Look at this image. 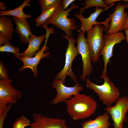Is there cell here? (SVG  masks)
<instances>
[{"instance_id":"29","label":"cell","mask_w":128,"mask_h":128,"mask_svg":"<svg viewBox=\"0 0 128 128\" xmlns=\"http://www.w3.org/2000/svg\"><path fill=\"white\" fill-rule=\"evenodd\" d=\"M125 6L126 8L128 9V2L127 3L125 4ZM128 28V17L126 22L124 24L122 28V31Z\"/></svg>"},{"instance_id":"6","label":"cell","mask_w":128,"mask_h":128,"mask_svg":"<svg viewBox=\"0 0 128 128\" xmlns=\"http://www.w3.org/2000/svg\"><path fill=\"white\" fill-rule=\"evenodd\" d=\"M11 79L0 80V114L7 105L17 103L23 96L22 93L11 84Z\"/></svg>"},{"instance_id":"16","label":"cell","mask_w":128,"mask_h":128,"mask_svg":"<svg viewBox=\"0 0 128 128\" xmlns=\"http://www.w3.org/2000/svg\"><path fill=\"white\" fill-rule=\"evenodd\" d=\"M46 35L38 36L32 34L29 40V45L27 49L22 53L20 54V58L32 57L35 56L37 52L40 50V45L46 37Z\"/></svg>"},{"instance_id":"23","label":"cell","mask_w":128,"mask_h":128,"mask_svg":"<svg viewBox=\"0 0 128 128\" xmlns=\"http://www.w3.org/2000/svg\"><path fill=\"white\" fill-rule=\"evenodd\" d=\"M19 50L18 47L11 45L10 41L0 46V52L13 53L16 57L19 56L20 54L19 53Z\"/></svg>"},{"instance_id":"20","label":"cell","mask_w":128,"mask_h":128,"mask_svg":"<svg viewBox=\"0 0 128 128\" xmlns=\"http://www.w3.org/2000/svg\"><path fill=\"white\" fill-rule=\"evenodd\" d=\"M58 5L42 11L41 15L35 20L37 27H39L45 24L47 21L54 13Z\"/></svg>"},{"instance_id":"19","label":"cell","mask_w":128,"mask_h":128,"mask_svg":"<svg viewBox=\"0 0 128 128\" xmlns=\"http://www.w3.org/2000/svg\"><path fill=\"white\" fill-rule=\"evenodd\" d=\"M13 27L12 20L10 16H0V34L7 37L11 40L13 37Z\"/></svg>"},{"instance_id":"2","label":"cell","mask_w":128,"mask_h":128,"mask_svg":"<svg viewBox=\"0 0 128 128\" xmlns=\"http://www.w3.org/2000/svg\"><path fill=\"white\" fill-rule=\"evenodd\" d=\"M78 7V5L73 3L69 8L64 10L61 3L58 6L52 15L47 21L45 25L47 26L50 24H52L64 32L65 36L69 37L73 36L72 31L77 29L78 27L74 18H68L67 17L70 16L69 12Z\"/></svg>"},{"instance_id":"27","label":"cell","mask_w":128,"mask_h":128,"mask_svg":"<svg viewBox=\"0 0 128 128\" xmlns=\"http://www.w3.org/2000/svg\"><path fill=\"white\" fill-rule=\"evenodd\" d=\"M76 1L75 0H63L61 2L63 9L65 10L68 6L73 2Z\"/></svg>"},{"instance_id":"22","label":"cell","mask_w":128,"mask_h":128,"mask_svg":"<svg viewBox=\"0 0 128 128\" xmlns=\"http://www.w3.org/2000/svg\"><path fill=\"white\" fill-rule=\"evenodd\" d=\"M61 0H39L38 2L42 11L60 5Z\"/></svg>"},{"instance_id":"31","label":"cell","mask_w":128,"mask_h":128,"mask_svg":"<svg viewBox=\"0 0 128 128\" xmlns=\"http://www.w3.org/2000/svg\"><path fill=\"white\" fill-rule=\"evenodd\" d=\"M124 31L126 34L125 39L127 43L128 48V28L124 30Z\"/></svg>"},{"instance_id":"11","label":"cell","mask_w":128,"mask_h":128,"mask_svg":"<svg viewBox=\"0 0 128 128\" xmlns=\"http://www.w3.org/2000/svg\"><path fill=\"white\" fill-rule=\"evenodd\" d=\"M125 4L117 3L113 12L109 15L111 22L109 29L106 34L110 35L122 31V29L128 17L127 12L124 11Z\"/></svg>"},{"instance_id":"5","label":"cell","mask_w":128,"mask_h":128,"mask_svg":"<svg viewBox=\"0 0 128 128\" xmlns=\"http://www.w3.org/2000/svg\"><path fill=\"white\" fill-rule=\"evenodd\" d=\"M63 37L68 42L65 53V64L62 70L55 75V79L61 80L64 84L65 78L67 76H69L73 81H77V78L73 72L72 66L73 60L79 54L75 45L76 40L73 36L69 37L63 35Z\"/></svg>"},{"instance_id":"13","label":"cell","mask_w":128,"mask_h":128,"mask_svg":"<svg viewBox=\"0 0 128 128\" xmlns=\"http://www.w3.org/2000/svg\"><path fill=\"white\" fill-rule=\"evenodd\" d=\"M33 121L30 128H65L66 120L46 116L43 114L35 113L32 115Z\"/></svg>"},{"instance_id":"24","label":"cell","mask_w":128,"mask_h":128,"mask_svg":"<svg viewBox=\"0 0 128 128\" xmlns=\"http://www.w3.org/2000/svg\"><path fill=\"white\" fill-rule=\"evenodd\" d=\"M31 123L28 118L22 115L15 120L12 128H24L30 126Z\"/></svg>"},{"instance_id":"8","label":"cell","mask_w":128,"mask_h":128,"mask_svg":"<svg viewBox=\"0 0 128 128\" xmlns=\"http://www.w3.org/2000/svg\"><path fill=\"white\" fill-rule=\"evenodd\" d=\"M105 109L111 117L114 128H123L124 124L127 120L128 96L119 98L114 105L106 106Z\"/></svg>"},{"instance_id":"21","label":"cell","mask_w":128,"mask_h":128,"mask_svg":"<svg viewBox=\"0 0 128 128\" xmlns=\"http://www.w3.org/2000/svg\"><path fill=\"white\" fill-rule=\"evenodd\" d=\"M80 4L85 5L84 7L80 8L79 10V11L78 13L79 14H82L85 9L92 7H100L101 8H106L109 6L106 5L102 0H85V2Z\"/></svg>"},{"instance_id":"25","label":"cell","mask_w":128,"mask_h":128,"mask_svg":"<svg viewBox=\"0 0 128 128\" xmlns=\"http://www.w3.org/2000/svg\"><path fill=\"white\" fill-rule=\"evenodd\" d=\"M9 73L3 62L0 60V79H9Z\"/></svg>"},{"instance_id":"17","label":"cell","mask_w":128,"mask_h":128,"mask_svg":"<svg viewBox=\"0 0 128 128\" xmlns=\"http://www.w3.org/2000/svg\"><path fill=\"white\" fill-rule=\"evenodd\" d=\"M110 116L107 112L98 115L93 120L84 121L82 124V128H110L109 120Z\"/></svg>"},{"instance_id":"33","label":"cell","mask_w":128,"mask_h":128,"mask_svg":"<svg viewBox=\"0 0 128 128\" xmlns=\"http://www.w3.org/2000/svg\"><path fill=\"white\" fill-rule=\"evenodd\" d=\"M65 128H68V127H66Z\"/></svg>"},{"instance_id":"9","label":"cell","mask_w":128,"mask_h":128,"mask_svg":"<svg viewBox=\"0 0 128 128\" xmlns=\"http://www.w3.org/2000/svg\"><path fill=\"white\" fill-rule=\"evenodd\" d=\"M126 36L122 31L110 35H104V46L100 51L104 62V68L101 78L107 75V66L110 62V58L113 56V51L114 45L120 43L125 39Z\"/></svg>"},{"instance_id":"7","label":"cell","mask_w":128,"mask_h":128,"mask_svg":"<svg viewBox=\"0 0 128 128\" xmlns=\"http://www.w3.org/2000/svg\"><path fill=\"white\" fill-rule=\"evenodd\" d=\"M77 35L76 47L79 55L81 56L82 62L83 72L80 79L85 80L86 77H89L92 72L93 68L91 63L90 52L87 40L83 32L79 29Z\"/></svg>"},{"instance_id":"15","label":"cell","mask_w":128,"mask_h":128,"mask_svg":"<svg viewBox=\"0 0 128 128\" xmlns=\"http://www.w3.org/2000/svg\"><path fill=\"white\" fill-rule=\"evenodd\" d=\"M12 17L16 25L15 32L19 34L21 42L28 43L30 37L33 34L29 22L27 19Z\"/></svg>"},{"instance_id":"32","label":"cell","mask_w":128,"mask_h":128,"mask_svg":"<svg viewBox=\"0 0 128 128\" xmlns=\"http://www.w3.org/2000/svg\"><path fill=\"white\" fill-rule=\"evenodd\" d=\"M123 1H124L126 2L127 3L128 2V0H123Z\"/></svg>"},{"instance_id":"3","label":"cell","mask_w":128,"mask_h":128,"mask_svg":"<svg viewBox=\"0 0 128 128\" xmlns=\"http://www.w3.org/2000/svg\"><path fill=\"white\" fill-rule=\"evenodd\" d=\"M101 79L104 80L103 84L98 85L92 82L86 78V86L93 90L97 94L100 100L107 107L111 106L119 98L120 93L118 88L109 79L107 75Z\"/></svg>"},{"instance_id":"4","label":"cell","mask_w":128,"mask_h":128,"mask_svg":"<svg viewBox=\"0 0 128 128\" xmlns=\"http://www.w3.org/2000/svg\"><path fill=\"white\" fill-rule=\"evenodd\" d=\"M105 27L101 24L93 25L87 32V40L89 48L92 62L95 63L99 59L100 52L103 47L104 42L103 32Z\"/></svg>"},{"instance_id":"28","label":"cell","mask_w":128,"mask_h":128,"mask_svg":"<svg viewBox=\"0 0 128 128\" xmlns=\"http://www.w3.org/2000/svg\"><path fill=\"white\" fill-rule=\"evenodd\" d=\"M120 0H103L105 3L108 6L111 5L113 3L115 2L116 1H120Z\"/></svg>"},{"instance_id":"12","label":"cell","mask_w":128,"mask_h":128,"mask_svg":"<svg viewBox=\"0 0 128 128\" xmlns=\"http://www.w3.org/2000/svg\"><path fill=\"white\" fill-rule=\"evenodd\" d=\"M115 3H113L107 8L104 9L98 7H95V11L87 18H85L83 17L82 14H78L76 13H75V16L77 19L79 20L81 22L80 29L79 30L84 34L86 32H87L91 29L93 25L98 24H101L104 25L105 31H107L110 26L109 22L111 21L110 18H108L104 22H97L96 19L101 12L107 10L114 5Z\"/></svg>"},{"instance_id":"30","label":"cell","mask_w":128,"mask_h":128,"mask_svg":"<svg viewBox=\"0 0 128 128\" xmlns=\"http://www.w3.org/2000/svg\"><path fill=\"white\" fill-rule=\"evenodd\" d=\"M5 5V3L2 2L0 0V10H1V11H5L6 8Z\"/></svg>"},{"instance_id":"18","label":"cell","mask_w":128,"mask_h":128,"mask_svg":"<svg viewBox=\"0 0 128 128\" xmlns=\"http://www.w3.org/2000/svg\"><path fill=\"white\" fill-rule=\"evenodd\" d=\"M31 0H25L18 7L14 9L0 11V16L2 15L12 16L21 19L30 18L32 17L31 14H25L23 11V9L26 6L30 7L31 5L30 3Z\"/></svg>"},{"instance_id":"1","label":"cell","mask_w":128,"mask_h":128,"mask_svg":"<svg viewBox=\"0 0 128 128\" xmlns=\"http://www.w3.org/2000/svg\"><path fill=\"white\" fill-rule=\"evenodd\" d=\"M67 113L73 119H84L91 116L95 112L97 104L90 96L79 94L66 100Z\"/></svg>"},{"instance_id":"10","label":"cell","mask_w":128,"mask_h":128,"mask_svg":"<svg viewBox=\"0 0 128 128\" xmlns=\"http://www.w3.org/2000/svg\"><path fill=\"white\" fill-rule=\"evenodd\" d=\"M52 87L56 90L57 94L55 97L50 102V103L56 105L61 102H64L70 99L73 96L78 94L83 90V87L78 81L72 87L65 86L60 80L55 79L53 81Z\"/></svg>"},{"instance_id":"14","label":"cell","mask_w":128,"mask_h":128,"mask_svg":"<svg viewBox=\"0 0 128 128\" xmlns=\"http://www.w3.org/2000/svg\"><path fill=\"white\" fill-rule=\"evenodd\" d=\"M46 45V44L45 43L41 49L37 52L33 57H26L21 58L19 56L17 57H16L21 60L23 64V66L19 69L18 72H20L25 69L30 68L34 73V76L37 77L38 73L37 67L38 64L42 59L48 57L50 54V53L48 52L44 53V51L48 49Z\"/></svg>"},{"instance_id":"26","label":"cell","mask_w":128,"mask_h":128,"mask_svg":"<svg viewBox=\"0 0 128 128\" xmlns=\"http://www.w3.org/2000/svg\"><path fill=\"white\" fill-rule=\"evenodd\" d=\"M11 107L12 104H9L7 106L2 113L0 114V128H3L4 121L6 118L8 113L11 110Z\"/></svg>"}]
</instances>
